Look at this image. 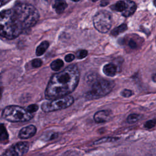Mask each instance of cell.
Segmentation results:
<instances>
[{
    "label": "cell",
    "mask_w": 156,
    "mask_h": 156,
    "mask_svg": "<svg viewBox=\"0 0 156 156\" xmlns=\"http://www.w3.org/2000/svg\"><path fill=\"white\" fill-rule=\"evenodd\" d=\"M80 72L76 65L68 66L63 70L55 73L51 77L45 90V97L52 100L71 93L77 87Z\"/></svg>",
    "instance_id": "obj_1"
},
{
    "label": "cell",
    "mask_w": 156,
    "mask_h": 156,
    "mask_svg": "<svg viewBox=\"0 0 156 156\" xmlns=\"http://www.w3.org/2000/svg\"><path fill=\"white\" fill-rule=\"evenodd\" d=\"M24 29L13 9L0 12L1 36L8 39H13L19 36Z\"/></svg>",
    "instance_id": "obj_2"
},
{
    "label": "cell",
    "mask_w": 156,
    "mask_h": 156,
    "mask_svg": "<svg viewBox=\"0 0 156 156\" xmlns=\"http://www.w3.org/2000/svg\"><path fill=\"white\" fill-rule=\"evenodd\" d=\"M21 21L24 29L34 26L39 19V13L37 10L33 5L19 2L13 8Z\"/></svg>",
    "instance_id": "obj_3"
},
{
    "label": "cell",
    "mask_w": 156,
    "mask_h": 156,
    "mask_svg": "<svg viewBox=\"0 0 156 156\" xmlns=\"http://www.w3.org/2000/svg\"><path fill=\"white\" fill-rule=\"evenodd\" d=\"M115 85V82L111 80L96 79L93 82L90 90L85 93V98L88 100L102 98L112 91Z\"/></svg>",
    "instance_id": "obj_4"
},
{
    "label": "cell",
    "mask_w": 156,
    "mask_h": 156,
    "mask_svg": "<svg viewBox=\"0 0 156 156\" xmlns=\"http://www.w3.org/2000/svg\"><path fill=\"white\" fill-rule=\"evenodd\" d=\"M2 117L8 121L12 122H26L33 118V115L26 108L18 105H9L2 111Z\"/></svg>",
    "instance_id": "obj_5"
},
{
    "label": "cell",
    "mask_w": 156,
    "mask_h": 156,
    "mask_svg": "<svg viewBox=\"0 0 156 156\" xmlns=\"http://www.w3.org/2000/svg\"><path fill=\"white\" fill-rule=\"evenodd\" d=\"M74 101L72 96L66 95L45 102L42 104L41 108L44 112H51L68 108L74 103Z\"/></svg>",
    "instance_id": "obj_6"
},
{
    "label": "cell",
    "mask_w": 156,
    "mask_h": 156,
    "mask_svg": "<svg viewBox=\"0 0 156 156\" xmlns=\"http://www.w3.org/2000/svg\"><path fill=\"white\" fill-rule=\"evenodd\" d=\"M94 27L101 33L107 32L112 27V19L110 13L107 11L98 12L93 18Z\"/></svg>",
    "instance_id": "obj_7"
},
{
    "label": "cell",
    "mask_w": 156,
    "mask_h": 156,
    "mask_svg": "<svg viewBox=\"0 0 156 156\" xmlns=\"http://www.w3.org/2000/svg\"><path fill=\"white\" fill-rule=\"evenodd\" d=\"M29 149L27 142H18L7 149L1 156H22L27 152Z\"/></svg>",
    "instance_id": "obj_8"
},
{
    "label": "cell",
    "mask_w": 156,
    "mask_h": 156,
    "mask_svg": "<svg viewBox=\"0 0 156 156\" xmlns=\"http://www.w3.org/2000/svg\"><path fill=\"white\" fill-rule=\"evenodd\" d=\"M112 113L109 110H102L97 112L93 116L94 121L96 123H102L110 120Z\"/></svg>",
    "instance_id": "obj_9"
},
{
    "label": "cell",
    "mask_w": 156,
    "mask_h": 156,
    "mask_svg": "<svg viewBox=\"0 0 156 156\" xmlns=\"http://www.w3.org/2000/svg\"><path fill=\"white\" fill-rule=\"evenodd\" d=\"M37 132V128L34 125L26 126L21 129L18 136L21 139H27L32 137Z\"/></svg>",
    "instance_id": "obj_10"
},
{
    "label": "cell",
    "mask_w": 156,
    "mask_h": 156,
    "mask_svg": "<svg viewBox=\"0 0 156 156\" xmlns=\"http://www.w3.org/2000/svg\"><path fill=\"white\" fill-rule=\"evenodd\" d=\"M126 7L122 12V15L124 16L128 17L133 15L136 9V5L135 2L131 0H126Z\"/></svg>",
    "instance_id": "obj_11"
},
{
    "label": "cell",
    "mask_w": 156,
    "mask_h": 156,
    "mask_svg": "<svg viewBox=\"0 0 156 156\" xmlns=\"http://www.w3.org/2000/svg\"><path fill=\"white\" fill-rule=\"evenodd\" d=\"M102 71L106 76L113 77L117 73V66L114 63H107L104 66Z\"/></svg>",
    "instance_id": "obj_12"
},
{
    "label": "cell",
    "mask_w": 156,
    "mask_h": 156,
    "mask_svg": "<svg viewBox=\"0 0 156 156\" xmlns=\"http://www.w3.org/2000/svg\"><path fill=\"white\" fill-rule=\"evenodd\" d=\"M66 7L67 4L63 0H55L53 4V8L58 14L62 13Z\"/></svg>",
    "instance_id": "obj_13"
},
{
    "label": "cell",
    "mask_w": 156,
    "mask_h": 156,
    "mask_svg": "<svg viewBox=\"0 0 156 156\" xmlns=\"http://www.w3.org/2000/svg\"><path fill=\"white\" fill-rule=\"evenodd\" d=\"M49 43L47 41H44L40 43L36 49V54L38 56L43 55L49 47Z\"/></svg>",
    "instance_id": "obj_14"
},
{
    "label": "cell",
    "mask_w": 156,
    "mask_h": 156,
    "mask_svg": "<svg viewBox=\"0 0 156 156\" xmlns=\"http://www.w3.org/2000/svg\"><path fill=\"white\" fill-rule=\"evenodd\" d=\"M125 7H126L125 1H119L110 7L112 10L116 12H122L125 9Z\"/></svg>",
    "instance_id": "obj_15"
},
{
    "label": "cell",
    "mask_w": 156,
    "mask_h": 156,
    "mask_svg": "<svg viewBox=\"0 0 156 156\" xmlns=\"http://www.w3.org/2000/svg\"><path fill=\"white\" fill-rule=\"evenodd\" d=\"M127 29V26L126 24H122L120 26L115 27V29H113L112 32L111 34L113 36H117L119 34L124 32V31H126Z\"/></svg>",
    "instance_id": "obj_16"
},
{
    "label": "cell",
    "mask_w": 156,
    "mask_h": 156,
    "mask_svg": "<svg viewBox=\"0 0 156 156\" xmlns=\"http://www.w3.org/2000/svg\"><path fill=\"white\" fill-rule=\"evenodd\" d=\"M119 140L118 137H113V136H107V137H104L101 138L94 142V144H102V143H108V142H113Z\"/></svg>",
    "instance_id": "obj_17"
},
{
    "label": "cell",
    "mask_w": 156,
    "mask_h": 156,
    "mask_svg": "<svg viewBox=\"0 0 156 156\" xmlns=\"http://www.w3.org/2000/svg\"><path fill=\"white\" fill-rule=\"evenodd\" d=\"M63 62L61 59H57L54 60L51 63V68L53 71H59L63 66Z\"/></svg>",
    "instance_id": "obj_18"
},
{
    "label": "cell",
    "mask_w": 156,
    "mask_h": 156,
    "mask_svg": "<svg viewBox=\"0 0 156 156\" xmlns=\"http://www.w3.org/2000/svg\"><path fill=\"white\" fill-rule=\"evenodd\" d=\"M143 117L142 115L136 114V113H132L129 115L127 118V122L129 124L135 123L136 122L138 121L141 118Z\"/></svg>",
    "instance_id": "obj_19"
},
{
    "label": "cell",
    "mask_w": 156,
    "mask_h": 156,
    "mask_svg": "<svg viewBox=\"0 0 156 156\" xmlns=\"http://www.w3.org/2000/svg\"><path fill=\"white\" fill-rule=\"evenodd\" d=\"M9 138L7 131L4 124H0V141H4Z\"/></svg>",
    "instance_id": "obj_20"
},
{
    "label": "cell",
    "mask_w": 156,
    "mask_h": 156,
    "mask_svg": "<svg viewBox=\"0 0 156 156\" xmlns=\"http://www.w3.org/2000/svg\"><path fill=\"white\" fill-rule=\"evenodd\" d=\"M129 40H128L127 44L131 49H136L138 47V44L136 41V40H135V38H129Z\"/></svg>",
    "instance_id": "obj_21"
},
{
    "label": "cell",
    "mask_w": 156,
    "mask_h": 156,
    "mask_svg": "<svg viewBox=\"0 0 156 156\" xmlns=\"http://www.w3.org/2000/svg\"><path fill=\"white\" fill-rule=\"evenodd\" d=\"M155 126H156V119L155 118L147 121L144 124V127L146 129H152Z\"/></svg>",
    "instance_id": "obj_22"
},
{
    "label": "cell",
    "mask_w": 156,
    "mask_h": 156,
    "mask_svg": "<svg viewBox=\"0 0 156 156\" xmlns=\"http://www.w3.org/2000/svg\"><path fill=\"white\" fill-rule=\"evenodd\" d=\"M88 54V52L86 50L84 49H82V50H79L76 52V57L78 58V59H82L85 57H87Z\"/></svg>",
    "instance_id": "obj_23"
},
{
    "label": "cell",
    "mask_w": 156,
    "mask_h": 156,
    "mask_svg": "<svg viewBox=\"0 0 156 156\" xmlns=\"http://www.w3.org/2000/svg\"><path fill=\"white\" fill-rule=\"evenodd\" d=\"M60 156H80L79 152L74 150H69L62 154Z\"/></svg>",
    "instance_id": "obj_24"
},
{
    "label": "cell",
    "mask_w": 156,
    "mask_h": 156,
    "mask_svg": "<svg viewBox=\"0 0 156 156\" xmlns=\"http://www.w3.org/2000/svg\"><path fill=\"white\" fill-rule=\"evenodd\" d=\"M122 97L124 98H129L130 96H132L133 94V92L131 90H129V89H124L122 90L121 93H120Z\"/></svg>",
    "instance_id": "obj_25"
},
{
    "label": "cell",
    "mask_w": 156,
    "mask_h": 156,
    "mask_svg": "<svg viewBox=\"0 0 156 156\" xmlns=\"http://www.w3.org/2000/svg\"><path fill=\"white\" fill-rule=\"evenodd\" d=\"M29 113H33L35 112H37L38 109V106L37 104H31L29 105V106L27 107V108H26Z\"/></svg>",
    "instance_id": "obj_26"
},
{
    "label": "cell",
    "mask_w": 156,
    "mask_h": 156,
    "mask_svg": "<svg viewBox=\"0 0 156 156\" xmlns=\"http://www.w3.org/2000/svg\"><path fill=\"white\" fill-rule=\"evenodd\" d=\"M42 65V61L40 58H35L32 61V66L34 68L40 67Z\"/></svg>",
    "instance_id": "obj_27"
},
{
    "label": "cell",
    "mask_w": 156,
    "mask_h": 156,
    "mask_svg": "<svg viewBox=\"0 0 156 156\" xmlns=\"http://www.w3.org/2000/svg\"><path fill=\"white\" fill-rule=\"evenodd\" d=\"M75 58V55L72 54H67L65 57V60L66 62H72L74 59Z\"/></svg>",
    "instance_id": "obj_28"
},
{
    "label": "cell",
    "mask_w": 156,
    "mask_h": 156,
    "mask_svg": "<svg viewBox=\"0 0 156 156\" xmlns=\"http://www.w3.org/2000/svg\"><path fill=\"white\" fill-rule=\"evenodd\" d=\"M9 0H0V6L6 4L7 2H9Z\"/></svg>",
    "instance_id": "obj_29"
},
{
    "label": "cell",
    "mask_w": 156,
    "mask_h": 156,
    "mask_svg": "<svg viewBox=\"0 0 156 156\" xmlns=\"http://www.w3.org/2000/svg\"><path fill=\"white\" fill-rule=\"evenodd\" d=\"M152 79H153V80L156 83V73L153 75V76H152Z\"/></svg>",
    "instance_id": "obj_30"
},
{
    "label": "cell",
    "mask_w": 156,
    "mask_h": 156,
    "mask_svg": "<svg viewBox=\"0 0 156 156\" xmlns=\"http://www.w3.org/2000/svg\"><path fill=\"white\" fill-rule=\"evenodd\" d=\"M2 90L1 88H0V99L1 98V96H2Z\"/></svg>",
    "instance_id": "obj_31"
},
{
    "label": "cell",
    "mask_w": 156,
    "mask_h": 156,
    "mask_svg": "<svg viewBox=\"0 0 156 156\" xmlns=\"http://www.w3.org/2000/svg\"><path fill=\"white\" fill-rule=\"evenodd\" d=\"M154 2V4L155 5V6L156 7V0H154V2Z\"/></svg>",
    "instance_id": "obj_32"
},
{
    "label": "cell",
    "mask_w": 156,
    "mask_h": 156,
    "mask_svg": "<svg viewBox=\"0 0 156 156\" xmlns=\"http://www.w3.org/2000/svg\"><path fill=\"white\" fill-rule=\"evenodd\" d=\"M73 1H74V2H78V1H79L80 0H72Z\"/></svg>",
    "instance_id": "obj_33"
},
{
    "label": "cell",
    "mask_w": 156,
    "mask_h": 156,
    "mask_svg": "<svg viewBox=\"0 0 156 156\" xmlns=\"http://www.w3.org/2000/svg\"><path fill=\"white\" fill-rule=\"evenodd\" d=\"M92 1H93V2H95V1H98V0H91Z\"/></svg>",
    "instance_id": "obj_34"
}]
</instances>
